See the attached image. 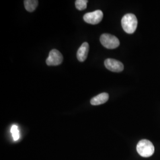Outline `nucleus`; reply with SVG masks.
<instances>
[{
  "label": "nucleus",
  "mask_w": 160,
  "mask_h": 160,
  "mask_svg": "<svg viewBox=\"0 0 160 160\" xmlns=\"http://www.w3.org/2000/svg\"><path fill=\"white\" fill-rule=\"evenodd\" d=\"M121 23L122 28L126 33L132 34L137 28V18L133 14L128 13L122 18Z\"/></svg>",
  "instance_id": "f257e3e1"
},
{
  "label": "nucleus",
  "mask_w": 160,
  "mask_h": 160,
  "mask_svg": "<svg viewBox=\"0 0 160 160\" xmlns=\"http://www.w3.org/2000/svg\"><path fill=\"white\" fill-rule=\"evenodd\" d=\"M154 147L152 143L147 139H142L137 144L138 153L141 157H149L154 152Z\"/></svg>",
  "instance_id": "f03ea898"
},
{
  "label": "nucleus",
  "mask_w": 160,
  "mask_h": 160,
  "mask_svg": "<svg viewBox=\"0 0 160 160\" xmlns=\"http://www.w3.org/2000/svg\"><path fill=\"white\" fill-rule=\"evenodd\" d=\"M100 42L104 47L109 49H114L120 45L119 40L113 35L104 33L100 38Z\"/></svg>",
  "instance_id": "7ed1b4c3"
},
{
  "label": "nucleus",
  "mask_w": 160,
  "mask_h": 160,
  "mask_svg": "<svg viewBox=\"0 0 160 160\" xmlns=\"http://www.w3.org/2000/svg\"><path fill=\"white\" fill-rule=\"evenodd\" d=\"M63 59V56L60 52L57 49H52L46 59V64L48 66H57L62 62Z\"/></svg>",
  "instance_id": "20e7f679"
},
{
  "label": "nucleus",
  "mask_w": 160,
  "mask_h": 160,
  "mask_svg": "<svg viewBox=\"0 0 160 160\" xmlns=\"http://www.w3.org/2000/svg\"><path fill=\"white\" fill-rule=\"evenodd\" d=\"M103 17V12L98 10L94 12L86 13L84 16L83 18L86 23L91 24H97L102 20Z\"/></svg>",
  "instance_id": "39448f33"
},
{
  "label": "nucleus",
  "mask_w": 160,
  "mask_h": 160,
  "mask_svg": "<svg viewBox=\"0 0 160 160\" xmlns=\"http://www.w3.org/2000/svg\"><path fill=\"white\" fill-rule=\"evenodd\" d=\"M104 65L108 69L114 72H120L124 69L123 64L119 61L114 59L109 58L106 59L104 61Z\"/></svg>",
  "instance_id": "423d86ee"
},
{
  "label": "nucleus",
  "mask_w": 160,
  "mask_h": 160,
  "mask_svg": "<svg viewBox=\"0 0 160 160\" xmlns=\"http://www.w3.org/2000/svg\"><path fill=\"white\" fill-rule=\"evenodd\" d=\"M89 51V45L87 42H84L81 46L78 49L77 57V59L80 62H84L86 61L87 58L88 57V53Z\"/></svg>",
  "instance_id": "0eeeda50"
},
{
  "label": "nucleus",
  "mask_w": 160,
  "mask_h": 160,
  "mask_svg": "<svg viewBox=\"0 0 160 160\" xmlns=\"http://www.w3.org/2000/svg\"><path fill=\"white\" fill-rule=\"evenodd\" d=\"M109 94L106 92L101 93L92 98L90 103L93 106H98L107 102L109 100Z\"/></svg>",
  "instance_id": "6e6552de"
},
{
  "label": "nucleus",
  "mask_w": 160,
  "mask_h": 160,
  "mask_svg": "<svg viewBox=\"0 0 160 160\" xmlns=\"http://www.w3.org/2000/svg\"><path fill=\"white\" fill-rule=\"evenodd\" d=\"M39 1L38 0H25L24 4L25 8L29 12H33L38 6Z\"/></svg>",
  "instance_id": "1a4fd4ad"
},
{
  "label": "nucleus",
  "mask_w": 160,
  "mask_h": 160,
  "mask_svg": "<svg viewBox=\"0 0 160 160\" xmlns=\"http://www.w3.org/2000/svg\"><path fill=\"white\" fill-rule=\"evenodd\" d=\"M87 0H77L75 1V7L77 9L80 11H82L85 10L87 6Z\"/></svg>",
  "instance_id": "9d476101"
},
{
  "label": "nucleus",
  "mask_w": 160,
  "mask_h": 160,
  "mask_svg": "<svg viewBox=\"0 0 160 160\" xmlns=\"http://www.w3.org/2000/svg\"><path fill=\"white\" fill-rule=\"evenodd\" d=\"M11 133H12V136L13 138V139L16 141L18 140L20 138V132L18 129V127L16 125H13L11 128Z\"/></svg>",
  "instance_id": "9b49d317"
}]
</instances>
